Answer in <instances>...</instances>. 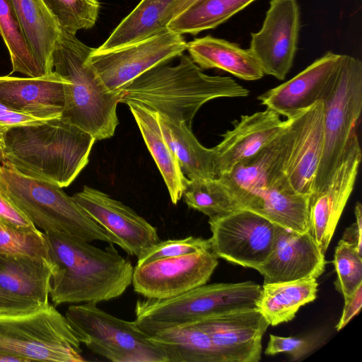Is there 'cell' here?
<instances>
[{
	"label": "cell",
	"mask_w": 362,
	"mask_h": 362,
	"mask_svg": "<svg viewBox=\"0 0 362 362\" xmlns=\"http://www.w3.org/2000/svg\"><path fill=\"white\" fill-rule=\"evenodd\" d=\"M316 278L264 284L257 308L269 325L288 322L300 307L317 297Z\"/></svg>",
	"instance_id": "obj_27"
},
{
	"label": "cell",
	"mask_w": 362,
	"mask_h": 362,
	"mask_svg": "<svg viewBox=\"0 0 362 362\" xmlns=\"http://www.w3.org/2000/svg\"><path fill=\"white\" fill-rule=\"evenodd\" d=\"M1 155H0V165H1Z\"/></svg>",
	"instance_id": "obj_46"
},
{
	"label": "cell",
	"mask_w": 362,
	"mask_h": 362,
	"mask_svg": "<svg viewBox=\"0 0 362 362\" xmlns=\"http://www.w3.org/2000/svg\"><path fill=\"white\" fill-rule=\"evenodd\" d=\"M96 305H70L66 311L81 344L113 362H167L162 349L135 321L118 318Z\"/></svg>",
	"instance_id": "obj_9"
},
{
	"label": "cell",
	"mask_w": 362,
	"mask_h": 362,
	"mask_svg": "<svg viewBox=\"0 0 362 362\" xmlns=\"http://www.w3.org/2000/svg\"><path fill=\"white\" fill-rule=\"evenodd\" d=\"M300 13L297 0H271L262 28L251 33L249 49L264 74L286 78L298 49Z\"/></svg>",
	"instance_id": "obj_13"
},
{
	"label": "cell",
	"mask_w": 362,
	"mask_h": 362,
	"mask_svg": "<svg viewBox=\"0 0 362 362\" xmlns=\"http://www.w3.org/2000/svg\"><path fill=\"white\" fill-rule=\"evenodd\" d=\"M211 251L218 257L244 267L257 269L268 258L276 225L253 211L238 209L209 220Z\"/></svg>",
	"instance_id": "obj_11"
},
{
	"label": "cell",
	"mask_w": 362,
	"mask_h": 362,
	"mask_svg": "<svg viewBox=\"0 0 362 362\" xmlns=\"http://www.w3.org/2000/svg\"><path fill=\"white\" fill-rule=\"evenodd\" d=\"M323 103L318 101L288 118L291 140L284 167L289 187L310 195L323 148Z\"/></svg>",
	"instance_id": "obj_16"
},
{
	"label": "cell",
	"mask_w": 362,
	"mask_h": 362,
	"mask_svg": "<svg viewBox=\"0 0 362 362\" xmlns=\"http://www.w3.org/2000/svg\"><path fill=\"white\" fill-rule=\"evenodd\" d=\"M163 137L175 155L182 172L189 180L216 178L214 150L201 144L191 128L159 115Z\"/></svg>",
	"instance_id": "obj_29"
},
{
	"label": "cell",
	"mask_w": 362,
	"mask_h": 362,
	"mask_svg": "<svg viewBox=\"0 0 362 362\" xmlns=\"http://www.w3.org/2000/svg\"><path fill=\"white\" fill-rule=\"evenodd\" d=\"M285 124L286 120H281L278 113L269 108L242 115L234 121L233 128L222 134V141L214 147L216 178L266 146L282 131Z\"/></svg>",
	"instance_id": "obj_21"
},
{
	"label": "cell",
	"mask_w": 362,
	"mask_h": 362,
	"mask_svg": "<svg viewBox=\"0 0 362 362\" xmlns=\"http://www.w3.org/2000/svg\"><path fill=\"white\" fill-rule=\"evenodd\" d=\"M93 49L76 35L61 31L53 52V70L68 81L61 117L98 141L114 135L120 96L108 89L90 64Z\"/></svg>",
	"instance_id": "obj_4"
},
{
	"label": "cell",
	"mask_w": 362,
	"mask_h": 362,
	"mask_svg": "<svg viewBox=\"0 0 362 362\" xmlns=\"http://www.w3.org/2000/svg\"><path fill=\"white\" fill-rule=\"evenodd\" d=\"M97 223L112 234L119 245L137 258L160 241L157 228L122 202L107 194L84 186L72 196Z\"/></svg>",
	"instance_id": "obj_14"
},
{
	"label": "cell",
	"mask_w": 362,
	"mask_h": 362,
	"mask_svg": "<svg viewBox=\"0 0 362 362\" xmlns=\"http://www.w3.org/2000/svg\"><path fill=\"white\" fill-rule=\"evenodd\" d=\"M322 342V337L317 334L299 338L270 334L265 354L275 355L286 353L290 355L292 361H296L311 353Z\"/></svg>",
	"instance_id": "obj_39"
},
{
	"label": "cell",
	"mask_w": 362,
	"mask_h": 362,
	"mask_svg": "<svg viewBox=\"0 0 362 362\" xmlns=\"http://www.w3.org/2000/svg\"><path fill=\"white\" fill-rule=\"evenodd\" d=\"M174 0H141L114 29L98 51L144 40L166 30L167 14Z\"/></svg>",
	"instance_id": "obj_30"
},
{
	"label": "cell",
	"mask_w": 362,
	"mask_h": 362,
	"mask_svg": "<svg viewBox=\"0 0 362 362\" xmlns=\"http://www.w3.org/2000/svg\"><path fill=\"white\" fill-rule=\"evenodd\" d=\"M344 298V306L342 315L336 326L337 331L343 329L361 310L362 306V284L352 294Z\"/></svg>",
	"instance_id": "obj_43"
},
{
	"label": "cell",
	"mask_w": 362,
	"mask_h": 362,
	"mask_svg": "<svg viewBox=\"0 0 362 362\" xmlns=\"http://www.w3.org/2000/svg\"><path fill=\"white\" fill-rule=\"evenodd\" d=\"M333 263L337 272L335 288L344 298L348 297L362 284V253L341 239L335 249Z\"/></svg>",
	"instance_id": "obj_36"
},
{
	"label": "cell",
	"mask_w": 362,
	"mask_h": 362,
	"mask_svg": "<svg viewBox=\"0 0 362 362\" xmlns=\"http://www.w3.org/2000/svg\"><path fill=\"white\" fill-rule=\"evenodd\" d=\"M0 190L44 233L119 245L62 187L24 175L1 161Z\"/></svg>",
	"instance_id": "obj_5"
},
{
	"label": "cell",
	"mask_w": 362,
	"mask_h": 362,
	"mask_svg": "<svg viewBox=\"0 0 362 362\" xmlns=\"http://www.w3.org/2000/svg\"><path fill=\"white\" fill-rule=\"evenodd\" d=\"M344 54L327 52L304 70L257 97L261 104L287 119L322 101L337 76Z\"/></svg>",
	"instance_id": "obj_19"
},
{
	"label": "cell",
	"mask_w": 362,
	"mask_h": 362,
	"mask_svg": "<svg viewBox=\"0 0 362 362\" xmlns=\"http://www.w3.org/2000/svg\"><path fill=\"white\" fill-rule=\"evenodd\" d=\"M190 58L202 69H219L245 80L256 81L264 73L249 49L211 35L187 42Z\"/></svg>",
	"instance_id": "obj_24"
},
{
	"label": "cell",
	"mask_w": 362,
	"mask_h": 362,
	"mask_svg": "<svg viewBox=\"0 0 362 362\" xmlns=\"http://www.w3.org/2000/svg\"><path fill=\"white\" fill-rule=\"evenodd\" d=\"M52 267L49 296L55 305L95 303L121 296L134 267L114 244L105 249L64 235L45 233Z\"/></svg>",
	"instance_id": "obj_1"
},
{
	"label": "cell",
	"mask_w": 362,
	"mask_h": 362,
	"mask_svg": "<svg viewBox=\"0 0 362 362\" xmlns=\"http://www.w3.org/2000/svg\"><path fill=\"white\" fill-rule=\"evenodd\" d=\"M0 254L37 256L49 260L48 245L43 232L23 231L1 221Z\"/></svg>",
	"instance_id": "obj_37"
},
{
	"label": "cell",
	"mask_w": 362,
	"mask_h": 362,
	"mask_svg": "<svg viewBox=\"0 0 362 362\" xmlns=\"http://www.w3.org/2000/svg\"><path fill=\"white\" fill-rule=\"evenodd\" d=\"M361 158L356 133L349 144L343 162L335 170L329 184L310 197L308 232L325 255L354 189Z\"/></svg>",
	"instance_id": "obj_15"
},
{
	"label": "cell",
	"mask_w": 362,
	"mask_h": 362,
	"mask_svg": "<svg viewBox=\"0 0 362 362\" xmlns=\"http://www.w3.org/2000/svg\"><path fill=\"white\" fill-rule=\"evenodd\" d=\"M0 221L3 223L26 232L39 230L16 206V204L0 190Z\"/></svg>",
	"instance_id": "obj_41"
},
{
	"label": "cell",
	"mask_w": 362,
	"mask_h": 362,
	"mask_svg": "<svg viewBox=\"0 0 362 362\" xmlns=\"http://www.w3.org/2000/svg\"><path fill=\"white\" fill-rule=\"evenodd\" d=\"M68 81L53 71L39 77L0 76V103L21 112L51 119L61 117Z\"/></svg>",
	"instance_id": "obj_22"
},
{
	"label": "cell",
	"mask_w": 362,
	"mask_h": 362,
	"mask_svg": "<svg viewBox=\"0 0 362 362\" xmlns=\"http://www.w3.org/2000/svg\"><path fill=\"white\" fill-rule=\"evenodd\" d=\"M323 103V148L313 193L322 190L343 162L357 133L362 110V62L344 55L335 80ZM310 194V195H311Z\"/></svg>",
	"instance_id": "obj_8"
},
{
	"label": "cell",
	"mask_w": 362,
	"mask_h": 362,
	"mask_svg": "<svg viewBox=\"0 0 362 362\" xmlns=\"http://www.w3.org/2000/svg\"><path fill=\"white\" fill-rule=\"evenodd\" d=\"M248 95L232 78L206 74L182 54L177 64L159 65L136 78L119 92V103L142 105L191 128L194 115L208 101Z\"/></svg>",
	"instance_id": "obj_3"
},
{
	"label": "cell",
	"mask_w": 362,
	"mask_h": 362,
	"mask_svg": "<svg viewBox=\"0 0 362 362\" xmlns=\"http://www.w3.org/2000/svg\"><path fill=\"white\" fill-rule=\"evenodd\" d=\"M310 197L274 185L257 194L244 209L257 213L286 229L305 233L308 231Z\"/></svg>",
	"instance_id": "obj_28"
},
{
	"label": "cell",
	"mask_w": 362,
	"mask_h": 362,
	"mask_svg": "<svg viewBox=\"0 0 362 362\" xmlns=\"http://www.w3.org/2000/svg\"><path fill=\"white\" fill-rule=\"evenodd\" d=\"M354 212L356 221L346 228L342 240L354 245L362 253V207L360 202L356 204Z\"/></svg>",
	"instance_id": "obj_44"
},
{
	"label": "cell",
	"mask_w": 362,
	"mask_h": 362,
	"mask_svg": "<svg viewBox=\"0 0 362 362\" xmlns=\"http://www.w3.org/2000/svg\"><path fill=\"white\" fill-rule=\"evenodd\" d=\"M95 139L61 117L10 129L1 161L20 173L68 187L86 166Z\"/></svg>",
	"instance_id": "obj_2"
},
{
	"label": "cell",
	"mask_w": 362,
	"mask_h": 362,
	"mask_svg": "<svg viewBox=\"0 0 362 362\" xmlns=\"http://www.w3.org/2000/svg\"><path fill=\"white\" fill-rule=\"evenodd\" d=\"M61 31L76 35L93 28L98 19V0H42Z\"/></svg>",
	"instance_id": "obj_35"
},
{
	"label": "cell",
	"mask_w": 362,
	"mask_h": 362,
	"mask_svg": "<svg viewBox=\"0 0 362 362\" xmlns=\"http://www.w3.org/2000/svg\"><path fill=\"white\" fill-rule=\"evenodd\" d=\"M255 1L202 0L170 20L167 28L182 35H197L217 28Z\"/></svg>",
	"instance_id": "obj_32"
},
{
	"label": "cell",
	"mask_w": 362,
	"mask_h": 362,
	"mask_svg": "<svg viewBox=\"0 0 362 362\" xmlns=\"http://www.w3.org/2000/svg\"><path fill=\"white\" fill-rule=\"evenodd\" d=\"M218 264L211 250L158 259L136 264L132 284L145 298H169L206 284Z\"/></svg>",
	"instance_id": "obj_12"
},
{
	"label": "cell",
	"mask_w": 362,
	"mask_h": 362,
	"mask_svg": "<svg viewBox=\"0 0 362 362\" xmlns=\"http://www.w3.org/2000/svg\"><path fill=\"white\" fill-rule=\"evenodd\" d=\"M151 340L164 351L167 362H222L209 334L195 324L163 329Z\"/></svg>",
	"instance_id": "obj_31"
},
{
	"label": "cell",
	"mask_w": 362,
	"mask_h": 362,
	"mask_svg": "<svg viewBox=\"0 0 362 362\" xmlns=\"http://www.w3.org/2000/svg\"><path fill=\"white\" fill-rule=\"evenodd\" d=\"M182 196L189 208L205 214L209 220L240 209L218 178L189 180Z\"/></svg>",
	"instance_id": "obj_34"
},
{
	"label": "cell",
	"mask_w": 362,
	"mask_h": 362,
	"mask_svg": "<svg viewBox=\"0 0 362 362\" xmlns=\"http://www.w3.org/2000/svg\"><path fill=\"white\" fill-rule=\"evenodd\" d=\"M325 254L308 231L298 233L276 225L272 251L257 271L264 284L317 279L325 271Z\"/></svg>",
	"instance_id": "obj_20"
},
{
	"label": "cell",
	"mask_w": 362,
	"mask_h": 362,
	"mask_svg": "<svg viewBox=\"0 0 362 362\" xmlns=\"http://www.w3.org/2000/svg\"><path fill=\"white\" fill-rule=\"evenodd\" d=\"M0 35L10 56L11 74L18 72L27 77L45 75L27 42L12 0H0Z\"/></svg>",
	"instance_id": "obj_33"
},
{
	"label": "cell",
	"mask_w": 362,
	"mask_h": 362,
	"mask_svg": "<svg viewBox=\"0 0 362 362\" xmlns=\"http://www.w3.org/2000/svg\"><path fill=\"white\" fill-rule=\"evenodd\" d=\"M39 305L34 301L11 295L0 288V313L25 312Z\"/></svg>",
	"instance_id": "obj_42"
},
{
	"label": "cell",
	"mask_w": 362,
	"mask_h": 362,
	"mask_svg": "<svg viewBox=\"0 0 362 362\" xmlns=\"http://www.w3.org/2000/svg\"><path fill=\"white\" fill-rule=\"evenodd\" d=\"M52 267L44 257L0 254V288L40 305L49 303Z\"/></svg>",
	"instance_id": "obj_23"
},
{
	"label": "cell",
	"mask_w": 362,
	"mask_h": 362,
	"mask_svg": "<svg viewBox=\"0 0 362 362\" xmlns=\"http://www.w3.org/2000/svg\"><path fill=\"white\" fill-rule=\"evenodd\" d=\"M291 135V123L287 119L282 131L270 143L217 177L240 209H244L264 189L286 180L284 167Z\"/></svg>",
	"instance_id": "obj_17"
},
{
	"label": "cell",
	"mask_w": 362,
	"mask_h": 362,
	"mask_svg": "<svg viewBox=\"0 0 362 362\" xmlns=\"http://www.w3.org/2000/svg\"><path fill=\"white\" fill-rule=\"evenodd\" d=\"M127 105L164 180L171 202L177 204L189 179L182 172L175 155L163 137L159 114L136 103Z\"/></svg>",
	"instance_id": "obj_25"
},
{
	"label": "cell",
	"mask_w": 362,
	"mask_h": 362,
	"mask_svg": "<svg viewBox=\"0 0 362 362\" xmlns=\"http://www.w3.org/2000/svg\"><path fill=\"white\" fill-rule=\"evenodd\" d=\"M0 353L21 362H83L81 342L65 315L49 303L0 313Z\"/></svg>",
	"instance_id": "obj_7"
},
{
	"label": "cell",
	"mask_w": 362,
	"mask_h": 362,
	"mask_svg": "<svg viewBox=\"0 0 362 362\" xmlns=\"http://www.w3.org/2000/svg\"><path fill=\"white\" fill-rule=\"evenodd\" d=\"M202 0H174L167 14L168 23L173 18L194 6Z\"/></svg>",
	"instance_id": "obj_45"
},
{
	"label": "cell",
	"mask_w": 362,
	"mask_h": 362,
	"mask_svg": "<svg viewBox=\"0 0 362 362\" xmlns=\"http://www.w3.org/2000/svg\"><path fill=\"white\" fill-rule=\"evenodd\" d=\"M201 250H211L209 239L188 236L181 239L159 241L137 258L136 264L161 258L184 255Z\"/></svg>",
	"instance_id": "obj_38"
},
{
	"label": "cell",
	"mask_w": 362,
	"mask_h": 362,
	"mask_svg": "<svg viewBox=\"0 0 362 362\" xmlns=\"http://www.w3.org/2000/svg\"><path fill=\"white\" fill-rule=\"evenodd\" d=\"M25 37L45 75L53 70V52L61 30L42 0H12Z\"/></svg>",
	"instance_id": "obj_26"
},
{
	"label": "cell",
	"mask_w": 362,
	"mask_h": 362,
	"mask_svg": "<svg viewBox=\"0 0 362 362\" xmlns=\"http://www.w3.org/2000/svg\"><path fill=\"white\" fill-rule=\"evenodd\" d=\"M210 337L222 362H258L269 326L257 308L243 309L192 323Z\"/></svg>",
	"instance_id": "obj_18"
},
{
	"label": "cell",
	"mask_w": 362,
	"mask_h": 362,
	"mask_svg": "<svg viewBox=\"0 0 362 362\" xmlns=\"http://www.w3.org/2000/svg\"><path fill=\"white\" fill-rule=\"evenodd\" d=\"M49 119H50L40 118L32 115L16 111L0 103L1 158L3 156L5 148V136L10 129L21 126L41 124Z\"/></svg>",
	"instance_id": "obj_40"
},
{
	"label": "cell",
	"mask_w": 362,
	"mask_h": 362,
	"mask_svg": "<svg viewBox=\"0 0 362 362\" xmlns=\"http://www.w3.org/2000/svg\"><path fill=\"white\" fill-rule=\"evenodd\" d=\"M262 286L254 281L204 284L179 296L138 299L135 322L153 335L163 329L192 324L226 313L257 308Z\"/></svg>",
	"instance_id": "obj_6"
},
{
	"label": "cell",
	"mask_w": 362,
	"mask_h": 362,
	"mask_svg": "<svg viewBox=\"0 0 362 362\" xmlns=\"http://www.w3.org/2000/svg\"><path fill=\"white\" fill-rule=\"evenodd\" d=\"M186 49L182 35L168 29L118 48L106 51L93 48L89 60L108 89L119 93L146 71L180 57Z\"/></svg>",
	"instance_id": "obj_10"
}]
</instances>
